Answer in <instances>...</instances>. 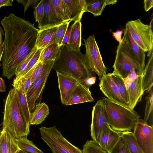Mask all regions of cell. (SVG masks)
<instances>
[{"label":"cell","instance_id":"obj_5","mask_svg":"<svg viewBox=\"0 0 153 153\" xmlns=\"http://www.w3.org/2000/svg\"><path fill=\"white\" fill-rule=\"evenodd\" d=\"M112 67V73L119 75L124 79L134 70L139 75H143L144 69L137 61L123 38L117 47Z\"/></svg>","mask_w":153,"mask_h":153},{"label":"cell","instance_id":"obj_47","mask_svg":"<svg viewBox=\"0 0 153 153\" xmlns=\"http://www.w3.org/2000/svg\"><path fill=\"white\" fill-rule=\"evenodd\" d=\"M6 91V85L5 81L0 76V92H5Z\"/></svg>","mask_w":153,"mask_h":153},{"label":"cell","instance_id":"obj_28","mask_svg":"<svg viewBox=\"0 0 153 153\" xmlns=\"http://www.w3.org/2000/svg\"><path fill=\"white\" fill-rule=\"evenodd\" d=\"M51 1L53 8L58 16L64 22L70 21L69 13L64 0Z\"/></svg>","mask_w":153,"mask_h":153},{"label":"cell","instance_id":"obj_8","mask_svg":"<svg viewBox=\"0 0 153 153\" xmlns=\"http://www.w3.org/2000/svg\"><path fill=\"white\" fill-rule=\"evenodd\" d=\"M86 52L84 54L86 63L90 70L100 79L106 74L104 65L94 35L84 40Z\"/></svg>","mask_w":153,"mask_h":153},{"label":"cell","instance_id":"obj_35","mask_svg":"<svg viewBox=\"0 0 153 153\" xmlns=\"http://www.w3.org/2000/svg\"><path fill=\"white\" fill-rule=\"evenodd\" d=\"M71 22H65L59 25L56 34V43L61 47L62 42L70 23Z\"/></svg>","mask_w":153,"mask_h":153},{"label":"cell","instance_id":"obj_42","mask_svg":"<svg viewBox=\"0 0 153 153\" xmlns=\"http://www.w3.org/2000/svg\"><path fill=\"white\" fill-rule=\"evenodd\" d=\"M125 30L123 29L121 30H117L115 32L112 33L113 36L119 43L120 42L122 41V36Z\"/></svg>","mask_w":153,"mask_h":153},{"label":"cell","instance_id":"obj_46","mask_svg":"<svg viewBox=\"0 0 153 153\" xmlns=\"http://www.w3.org/2000/svg\"><path fill=\"white\" fill-rule=\"evenodd\" d=\"M13 2V0H0V8L3 6H12Z\"/></svg>","mask_w":153,"mask_h":153},{"label":"cell","instance_id":"obj_27","mask_svg":"<svg viewBox=\"0 0 153 153\" xmlns=\"http://www.w3.org/2000/svg\"><path fill=\"white\" fill-rule=\"evenodd\" d=\"M16 141L20 150L29 153H44L37 148L27 138V136H24L16 139Z\"/></svg>","mask_w":153,"mask_h":153},{"label":"cell","instance_id":"obj_30","mask_svg":"<svg viewBox=\"0 0 153 153\" xmlns=\"http://www.w3.org/2000/svg\"><path fill=\"white\" fill-rule=\"evenodd\" d=\"M120 137L126 142L131 153H143L137 144L132 132H121Z\"/></svg>","mask_w":153,"mask_h":153},{"label":"cell","instance_id":"obj_48","mask_svg":"<svg viewBox=\"0 0 153 153\" xmlns=\"http://www.w3.org/2000/svg\"><path fill=\"white\" fill-rule=\"evenodd\" d=\"M4 34V31L0 24V45L1 46L3 44V41L2 38Z\"/></svg>","mask_w":153,"mask_h":153},{"label":"cell","instance_id":"obj_29","mask_svg":"<svg viewBox=\"0 0 153 153\" xmlns=\"http://www.w3.org/2000/svg\"><path fill=\"white\" fill-rule=\"evenodd\" d=\"M70 14V21L81 20L83 13L78 6L75 0H64Z\"/></svg>","mask_w":153,"mask_h":153},{"label":"cell","instance_id":"obj_39","mask_svg":"<svg viewBox=\"0 0 153 153\" xmlns=\"http://www.w3.org/2000/svg\"><path fill=\"white\" fill-rule=\"evenodd\" d=\"M44 10L43 0H41L34 8L33 14L36 22L38 23L42 19L44 15Z\"/></svg>","mask_w":153,"mask_h":153},{"label":"cell","instance_id":"obj_31","mask_svg":"<svg viewBox=\"0 0 153 153\" xmlns=\"http://www.w3.org/2000/svg\"><path fill=\"white\" fill-rule=\"evenodd\" d=\"M114 81L116 84L120 93L125 102L129 105V97L127 88L126 86L125 82L119 75L111 73Z\"/></svg>","mask_w":153,"mask_h":153},{"label":"cell","instance_id":"obj_37","mask_svg":"<svg viewBox=\"0 0 153 153\" xmlns=\"http://www.w3.org/2000/svg\"><path fill=\"white\" fill-rule=\"evenodd\" d=\"M46 63H44L41 62H37L35 65L31 68L32 70L31 78L32 83L41 75Z\"/></svg>","mask_w":153,"mask_h":153},{"label":"cell","instance_id":"obj_11","mask_svg":"<svg viewBox=\"0 0 153 153\" xmlns=\"http://www.w3.org/2000/svg\"><path fill=\"white\" fill-rule=\"evenodd\" d=\"M133 135L136 142L143 153H153V125L140 119L133 128Z\"/></svg>","mask_w":153,"mask_h":153},{"label":"cell","instance_id":"obj_18","mask_svg":"<svg viewBox=\"0 0 153 153\" xmlns=\"http://www.w3.org/2000/svg\"><path fill=\"white\" fill-rule=\"evenodd\" d=\"M121 133L113 130L111 127L107 128L102 133L99 145L104 151L110 153L117 143Z\"/></svg>","mask_w":153,"mask_h":153},{"label":"cell","instance_id":"obj_44","mask_svg":"<svg viewBox=\"0 0 153 153\" xmlns=\"http://www.w3.org/2000/svg\"><path fill=\"white\" fill-rule=\"evenodd\" d=\"M144 4L145 10L147 12L153 7V0H144Z\"/></svg>","mask_w":153,"mask_h":153},{"label":"cell","instance_id":"obj_4","mask_svg":"<svg viewBox=\"0 0 153 153\" xmlns=\"http://www.w3.org/2000/svg\"><path fill=\"white\" fill-rule=\"evenodd\" d=\"M104 109L108 123L118 132L131 131L140 116L134 110L103 98Z\"/></svg>","mask_w":153,"mask_h":153},{"label":"cell","instance_id":"obj_21","mask_svg":"<svg viewBox=\"0 0 153 153\" xmlns=\"http://www.w3.org/2000/svg\"><path fill=\"white\" fill-rule=\"evenodd\" d=\"M0 147L2 153H16L20 150L16 139L5 129L0 130Z\"/></svg>","mask_w":153,"mask_h":153},{"label":"cell","instance_id":"obj_38","mask_svg":"<svg viewBox=\"0 0 153 153\" xmlns=\"http://www.w3.org/2000/svg\"><path fill=\"white\" fill-rule=\"evenodd\" d=\"M43 49H37L35 53L30 61L26 68L19 77L25 74L35 65L38 60L41 53Z\"/></svg>","mask_w":153,"mask_h":153},{"label":"cell","instance_id":"obj_12","mask_svg":"<svg viewBox=\"0 0 153 153\" xmlns=\"http://www.w3.org/2000/svg\"><path fill=\"white\" fill-rule=\"evenodd\" d=\"M99 85L100 90L107 99L129 108V105L121 96L111 73L106 74L100 79Z\"/></svg>","mask_w":153,"mask_h":153},{"label":"cell","instance_id":"obj_25","mask_svg":"<svg viewBox=\"0 0 153 153\" xmlns=\"http://www.w3.org/2000/svg\"><path fill=\"white\" fill-rule=\"evenodd\" d=\"M153 78V53L149 56L142 75V85L143 92L152 88Z\"/></svg>","mask_w":153,"mask_h":153},{"label":"cell","instance_id":"obj_7","mask_svg":"<svg viewBox=\"0 0 153 153\" xmlns=\"http://www.w3.org/2000/svg\"><path fill=\"white\" fill-rule=\"evenodd\" d=\"M41 137L48 145L52 153H83L62 135L55 126L39 128Z\"/></svg>","mask_w":153,"mask_h":153},{"label":"cell","instance_id":"obj_9","mask_svg":"<svg viewBox=\"0 0 153 153\" xmlns=\"http://www.w3.org/2000/svg\"><path fill=\"white\" fill-rule=\"evenodd\" d=\"M55 61H50L46 64L41 75L32 83L26 94V99L30 113L33 111L37 101L42 94L48 78L52 69Z\"/></svg>","mask_w":153,"mask_h":153},{"label":"cell","instance_id":"obj_40","mask_svg":"<svg viewBox=\"0 0 153 153\" xmlns=\"http://www.w3.org/2000/svg\"><path fill=\"white\" fill-rule=\"evenodd\" d=\"M19 3L22 5L24 8V13L27 11L28 7L31 6L34 8L36 6L39 1V0H16Z\"/></svg>","mask_w":153,"mask_h":153},{"label":"cell","instance_id":"obj_17","mask_svg":"<svg viewBox=\"0 0 153 153\" xmlns=\"http://www.w3.org/2000/svg\"><path fill=\"white\" fill-rule=\"evenodd\" d=\"M59 25L42 30L39 29L36 43L37 49L44 48L56 43V34Z\"/></svg>","mask_w":153,"mask_h":153},{"label":"cell","instance_id":"obj_33","mask_svg":"<svg viewBox=\"0 0 153 153\" xmlns=\"http://www.w3.org/2000/svg\"><path fill=\"white\" fill-rule=\"evenodd\" d=\"M146 92L148 94L145 97L146 105L143 120L147 122L153 111V92L152 88Z\"/></svg>","mask_w":153,"mask_h":153},{"label":"cell","instance_id":"obj_43","mask_svg":"<svg viewBox=\"0 0 153 153\" xmlns=\"http://www.w3.org/2000/svg\"><path fill=\"white\" fill-rule=\"evenodd\" d=\"M71 31V26L69 25L62 42V45H67Z\"/></svg>","mask_w":153,"mask_h":153},{"label":"cell","instance_id":"obj_41","mask_svg":"<svg viewBox=\"0 0 153 153\" xmlns=\"http://www.w3.org/2000/svg\"><path fill=\"white\" fill-rule=\"evenodd\" d=\"M75 1L82 12L84 13L86 12L87 3L85 0H75Z\"/></svg>","mask_w":153,"mask_h":153},{"label":"cell","instance_id":"obj_6","mask_svg":"<svg viewBox=\"0 0 153 153\" xmlns=\"http://www.w3.org/2000/svg\"><path fill=\"white\" fill-rule=\"evenodd\" d=\"M153 19L149 25L143 23L140 19L128 21L126 28L136 44L149 56L153 52Z\"/></svg>","mask_w":153,"mask_h":153},{"label":"cell","instance_id":"obj_24","mask_svg":"<svg viewBox=\"0 0 153 153\" xmlns=\"http://www.w3.org/2000/svg\"><path fill=\"white\" fill-rule=\"evenodd\" d=\"M49 114L48 105L45 102L37 104L31 114L30 124L37 125L41 123Z\"/></svg>","mask_w":153,"mask_h":153},{"label":"cell","instance_id":"obj_50","mask_svg":"<svg viewBox=\"0 0 153 153\" xmlns=\"http://www.w3.org/2000/svg\"><path fill=\"white\" fill-rule=\"evenodd\" d=\"M18 153H29L24 151H21V150H19L18 152Z\"/></svg>","mask_w":153,"mask_h":153},{"label":"cell","instance_id":"obj_26","mask_svg":"<svg viewBox=\"0 0 153 153\" xmlns=\"http://www.w3.org/2000/svg\"><path fill=\"white\" fill-rule=\"evenodd\" d=\"M60 47L55 43L43 49L37 62L46 63L50 61H55L59 53Z\"/></svg>","mask_w":153,"mask_h":153},{"label":"cell","instance_id":"obj_32","mask_svg":"<svg viewBox=\"0 0 153 153\" xmlns=\"http://www.w3.org/2000/svg\"><path fill=\"white\" fill-rule=\"evenodd\" d=\"M83 153H105L100 146L93 140H88L83 146Z\"/></svg>","mask_w":153,"mask_h":153},{"label":"cell","instance_id":"obj_1","mask_svg":"<svg viewBox=\"0 0 153 153\" xmlns=\"http://www.w3.org/2000/svg\"><path fill=\"white\" fill-rule=\"evenodd\" d=\"M0 24L4 34L2 74L10 79L36 47L39 29L34 24L13 13L5 16Z\"/></svg>","mask_w":153,"mask_h":153},{"label":"cell","instance_id":"obj_13","mask_svg":"<svg viewBox=\"0 0 153 153\" xmlns=\"http://www.w3.org/2000/svg\"><path fill=\"white\" fill-rule=\"evenodd\" d=\"M44 13L38 23L39 30L59 26L64 22L57 15L52 6L51 0H43Z\"/></svg>","mask_w":153,"mask_h":153},{"label":"cell","instance_id":"obj_52","mask_svg":"<svg viewBox=\"0 0 153 153\" xmlns=\"http://www.w3.org/2000/svg\"><path fill=\"white\" fill-rule=\"evenodd\" d=\"M105 153H107V152H105Z\"/></svg>","mask_w":153,"mask_h":153},{"label":"cell","instance_id":"obj_45","mask_svg":"<svg viewBox=\"0 0 153 153\" xmlns=\"http://www.w3.org/2000/svg\"><path fill=\"white\" fill-rule=\"evenodd\" d=\"M96 80V77L93 76L88 79L83 84L89 88L92 85L95 83Z\"/></svg>","mask_w":153,"mask_h":153},{"label":"cell","instance_id":"obj_2","mask_svg":"<svg viewBox=\"0 0 153 153\" xmlns=\"http://www.w3.org/2000/svg\"><path fill=\"white\" fill-rule=\"evenodd\" d=\"M52 69L56 72L71 76L80 83H83L93 76V72L86 63L84 54L80 50H74L65 45L60 47Z\"/></svg>","mask_w":153,"mask_h":153},{"label":"cell","instance_id":"obj_53","mask_svg":"<svg viewBox=\"0 0 153 153\" xmlns=\"http://www.w3.org/2000/svg\"><path fill=\"white\" fill-rule=\"evenodd\" d=\"M18 152H16V153H18Z\"/></svg>","mask_w":153,"mask_h":153},{"label":"cell","instance_id":"obj_20","mask_svg":"<svg viewBox=\"0 0 153 153\" xmlns=\"http://www.w3.org/2000/svg\"><path fill=\"white\" fill-rule=\"evenodd\" d=\"M124 32L123 38L137 61L145 68V52L135 42L126 29H125Z\"/></svg>","mask_w":153,"mask_h":153},{"label":"cell","instance_id":"obj_10","mask_svg":"<svg viewBox=\"0 0 153 153\" xmlns=\"http://www.w3.org/2000/svg\"><path fill=\"white\" fill-rule=\"evenodd\" d=\"M109 127L105 114L103 99L97 102L92 111L91 133L93 140L99 145L102 133Z\"/></svg>","mask_w":153,"mask_h":153},{"label":"cell","instance_id":"obj_19","mask_svg":"<svg viewBox=\"0 0 153 153\" xmlns=\"http://www.w3.org/2000/svg\"><path fill=\"white\" fill-rule=\"evenodd\" d=\"M12 85L13 88L16 90L17 102L20 111L26 122L30 125L31 113L29 108L26 94L24 93L21 85L18 82L13 80Z\"/></svg>","mask_w":153,"mask_h":153},{"label":"cell","instance_id":"obj_14","mask_svg":"<svg viewBox=\"0 0 153 153\" xmlns=\"http://www.w3.org/2000/svg\"><path fill=\"white\" fill-rule=\"evenodd\" d=\"M56 72L61 101L65 105L74 89L80 83L71 76Z\"/></svg>","mask_w":153,"mask_h":153},{"label":"cell","instance_id":"obj_15","mask_svg":"<svg viewBox=\"0 0 153 153\" xmlns=\"http://www.w3.org/2000/svg\"><path fill=\"white\" fill-rule=\"evenodd\" d=\"M94 101L89 88L81 83L74 89L65 105H68Z\"/></svg>","mask_w":153,"mask_h":153},{"label":"cell","instance_id":"obj_23","mask_svg":"<svg viewBox=\"0 0 153 153\" xmlns=\"http://www.w3.org/2000/svg\"><path fill=\"white\" fill-rule=\"evenodd\" d=\"M87 8L86 12H90L94 16L101 15L107 5L116 3V0H91L86 1Z\"/></svg>","mask_w":153,"mask_h":153},{"label":"cell","instance_id":"obj_22","mask_svg":"<svg viewBox=\"0 0 153 153\" xmlns=\"http://www.w3.org/2000/svg\"><path fill=\"white\" fill-rule=\"evenodd\" d=\"M81 20L74 21L71 26V31L67 45L73 50H80L81 45Z\"/></svg>","mask_w":153,"mask_h":153},{"label":"cell","instance_id":"obj_49","mask_svg":"<svg viewBox=\"0 0 153 153\" xmlns=\"http://www.w3.org/2000/svg\"><path fill=\"white\" fill-rule=\"evenodd\" d=\"M4 48L3 45L1 46L0 45V66L1 65V60L2 55L3 53Z\"/></svg>","mask_w":153,"mask_h":153},{"label":"cell","instance_id":"obj_51","mask_svg":"<svg viewBox=\"0 0 153 153\" xmlns=\"http://www.w3.org/2000/svg\"><path fill=\"white\" fill-rule=\"evenodd\" d=\"M0 153H2V152H1V148H0Z\"/></svg>","mask_w":153,"mask_h":153},{"label":"cell","instance_id":"obj_3","mask_svg":"<svg viewBox=\"0 0 153 153\" xmlns=\"http://www.w3.org/2000/svg\"><path fill=\"white\" fill-rule=\"evenodd\" d=\"M2 129H5L16 139L27 136L30 126L23 117L18 104L17 91L13 88L4 101Z\"/></svg>","mask_w":153,"mask_h":153},{"label":"cell","instance_id":"obj_36","mask_svg":"<svg viewBox=\"0 0 153 153\" xmlns=\"http://www.w3.org/2000/svg\"><path fill=\"white\" fill-rule=\"evenodd\" d=\"M37 49L36 46L25 59L18 67L16 71L15 77H19L21 75L26 68L30 61L35 53Z\"/></svg>","mask_w":153,"mask_h":153},{"label":"cell","instance_id":"obj_16","mask_svg":"<svg viewBox=\"0 0 153 153\" xmlns=\"http://www.w3.org/2000/svg\"><path fill=\"white\" fill-rule=\"evenodd\" d=\"M142 75L137 77L132 81L127 88L129 97V107L133 110L137 103L141 100L144 94L142 81Z\"/></svg>","mask_w":153,"mask_h":153},{"label":"cell","instance_id":"obj_34","mask_svg":"<svg viewBox=\"0 0 153 153\" xmlns=\"http://www.w3.org/2000/svg\"><path fill=\"white\" fill-rule=\"evenodd\" d=\"M110 153H131L126 141L120 137Z\"/></svg>","mask_w":153,"mask_h":153},{"label":"cell","instance_id":"obj_54","mask_svg":"<svg viewBox=\"0 0 153 153\" xmlns=\"http://www.w3.org/2000/svg\"></svg>","mask_w":153,"mask_h":153}]
</instances>
